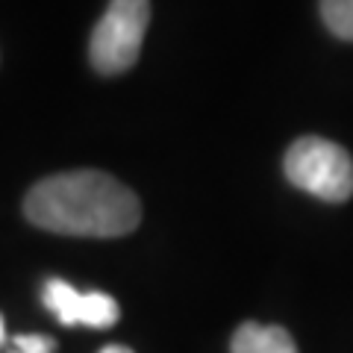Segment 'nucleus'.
I'll return each instance as SVG.
<instances>
[{
	"label": "nucleus",
	"instance_id": "1",
	"mask_svg": "<svg viewBox=\"0 0 353 353\" xmlns=\"http://www.w3.org/2000/svg\"><path fill=\"white\" fill-rule=\"evenodd\" d=\"M24 215L48 233L118 239L139 227L141 203L112 174L65 171L32 185Z\"/></svg>",
	"mask_w": 353,
	"mask_h": 353
},
{
	"label": "nucleus",
	"instance_id": "2",
	"mask_svg": "<svg viewBox=\"0 0 353 353\" xmlns=\"http://www.w3.org/2000/svg\"><path fill=\"white\" fill-rule=\"evenodd\" d=\"M285 176L294 189L327 203H345L353 194V159L350 153L321 136H303L289 148L283 159Z\"/></svg>",
	"mask_w": 353,
	"mask_h": 353
},
{
	"label": "nucleus",
	"instance_id": "3",
	"mask_svg": "<svg viewBox=\"0 0 353 353\" xmlns=\"http://www.w3.org/2000/svg\"><path fill=\"white\" fill-rule=\"evenodd\" d=\"M150 27V0H109L106 12L88 41V59L94 71L115 77L139 62L141 41Z\"/></svg>",
	"mask_w": 353,
	"mask_h": 353
},
{
	"label": "nucleus",
	"instance_id": "4",
	"mask_svg": "<svg viewBox=\"0 0 353 353\" xmlns=\"http://www.w3.org/2000/svg\"><path fill=\"white\" fill-rule=\"evenodd\" d=\"M44 306L59 318L65 327H94V330H109L118 318L121 309L112 294L106 292H80L65 280H48L41 292Z\"/></svg>",
	"mask_w": 353,
	"mask_h": 353
},
{
	"label": "nucleus",
	"instance_id": "5",
	"mask_svg": "<svg viewBox=\"0 0 353 353\" xmlns=\"http://www.w3.org/2000/svg\"><path fill=\"white\" fill-rule=\"evenodd\" d=\"M230 350L233 353H297V345L289 336V330L248 321L233 333Z\"/></svg>",
	"mask_w": 353,
	"mask_h": 353
},
{
	"label": "nucleus",
	"instance_id": "6",
	"mask_svg": "<svg viewBox=\"0 0 353 353\" xmlns=\"http://www.w3.org/2000/svg\"><path fill=\"white\" fill-rule=\"evenodd\" d=\"M327 30L341 41H353V0H321Z\"/></svg>",
	"mask_w": 353,
	"mask_h": 353
},
{
	"label": "nucleus",
	"instance_id": "7",
	"mask_svg": "<svg viewBox=\"0 0 353 353\" xmlns=\"http://www.w3.org/2000/svg\"><path fill=\"white\" fill-rule=\"evenodd\" d=\"M9 353H57V339L39 336V333L15 336L12 339V350Z\"/></svg>",
	"mask_w": 353,
	"mask_h": 353
},
{
	"label": "nucleus",
	"instance_id": "8",
	"mask_svg": "<svg viewBox=\"0 0 353 353\" xmlns=\"http://www.w3.org/2000/svg\"><path fill=\"white\" fill-rule=\"evenodd\" d=\"M101 353H132L130 347H124V345H106Z\"/></svg>",
	"mask_w": 353,
	"mask_h": 353
},
{
	"label": "nucleus",
	"instance_id": "9",
	"mask_svg": "<svg viewBox=\"0 0 353 353\" xmlns=\"http://www.w3.org/2000/svg\"><path fill=\"white\" fill-rule=\"evenodd\" d=\"M3 341H6V324H3V315H0V347H3Z\"/></svg>",
	"mask_w": 353,
	"mask_h": 353
}]
</instances>
